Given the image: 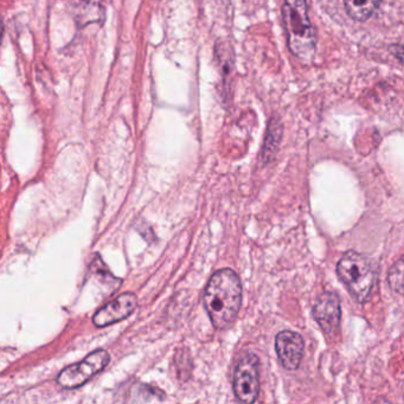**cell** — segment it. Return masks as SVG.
<instances>
[{
    "mask_svg": "<svg viewBox=\"0 0 404 404\" xmlns=\"http://www.w3.org/2000/svg\"><path fill=\"white\" fill-rule=\"evenodd\" d=\"M241 303L242 285L237 274L228 268L216 271L204 292V305L213 325L218 330L230 325Z\"/></svg>",
    "mask_w": 404,
    "mask_h": 404,
    "instance_id": "cell-1",
    "label": "cell"
},
{
    "mask_svg": "<svg viewBox=\"0 0 404 404\" xmlns=\"http://www.w3.org/2000/svg\"><path fill=\"white\" fill-rule=\"evenodd\" d=\"M282 21L291 52L303 61H310L315 55L317 33L310 23L306 3L303 0L286 1L282 6Z\"/></svg>",
    "mask_w": 404,
    "mask_h": 404,
    "instance_id": "cell-2",
    "label": "cell"
},
{
    "mask_svg": "<svg viewBox=\"0 0 404 404\" xmlns=\"http://www.w3.org/2000/svg\"><path fill=\"white\" fill-rule=\"evenodd\" d=\"M337 274L357 303H365L375 284V271L361 254L350 250L337 264Z\"/></svg>",
    "mask_w": 404,
    "mask_h": 404,
    "instance_id": "cell-3",
    "label": "cell"
},
{
    "mask_svg": "<svg viewBox=\"0 0 404 404\" xmlns=\"http://www.w3.org/2000/svg\"><path fill=\"white\" fill-rule=\"evenodd\" d=\"M260 361L254 354H247L238 361L234 374V393L240 404H254L260 391Z\"/></svg>",
    "mask_w": 404,
    "mask_h": 404,
    "instance_id": "cell-4",
    "label": "cell"
},
{
    "mask_svg": "<svg viewBox=\"0 0 404 404\" xmlns=\"http://www.w3.org/2000/svg\"><path fill=\"white\" fill-rule=\"evenodd\" d=\"M111 357L105 350L91 352L84 361L63 369L58 375L57 383L64 389H76L84 386L96 374L108 365Z\"/></svg>",
    "mask_w": 404,
    "mask_h": 404,
    "instance_id": "cell-5",
    "label": "cell"
},
{
    "mask_svg": "<svg viewBox=\"0 0 404 404\" xmlns=\"http://www.w3.org/2000/svg\"><path fill=\"white\" fill-rule=\"evenodd\" d=\"M313 317L326 336L336 337L342 320L340 296L333 292L321 294L314 305Z\"/></svg>",
    "mask_w": 404,
    "mask_h": 404,
    "instance_id": "cell-6",
    "label": "cell"
},
{
    "mask_svg": "<svg viewBox=\"0 0 404 404\" xmlns=\"http://www.w3.org/2000/svg\"><path fill=\"white\" fill-rule=\"evenodd\" d=\"M275 350L282 366L289 371L299 368L305 351V342L299 333L282 331L275 338Z\"/></svg>",
    "mask_w": 404,
    "mask_h": 404,
    "instance_id": "cell-7",
    "label": "cell"
},
{
    "mask_svg": "<svg viewBox=\"0 0 404 404\" xmlns=\"http://www.w3.org/2000/svg\"><path fill=\"white\" fill-rule=\"evenodd\" d=\"M138 305V299L133 293H123L116 300L107 303L99 310L93 318V322L98 327L112 325L126 319L133 313Z\"/></svg>",
    "mask_w": 404,
    "mask_h": 404,
    "instance_id": "cell-8",
    "label": "cell"
},
{
    "mask_svg": "<svg viewBox=\"0 0 404 404\" xmlns=\"http://www.w3.org/2000/svg\"><path fill=\"white\" fill-rule=\"evenodd\" d=\"M347 15L358 22L368 21L374 12L377 10L381 3L379 1H345Z\"/></svg>",
    "mask_w": 404,
    "mask_h": 404,
    "instance_id": "cell-9",
    "label": "cell"
},
{
    "mask_svg": "<svg viewBox=\"0 0 404 404\" xmlns=\"http://www.w3.org/2000/svg\"><path fill=\"white\" fill-rule=\"evenodd\" d=\"M76 19L82 26L98 22L103 18V9L96 3H76Z\"/></svg>",
    "mask_w": 404,
    "mask_h": 404,
    "instance_id": "cell-10",
    "label": "cell"
},
{
    "mask_svg": "<svg viewBox=\"0 0 404 404\" xmlns=\"http://www.w3.org/2000/svg\"><path fill=\"white\" fill-rule=\"evenodd\" d=\"M388 281L390 288L393 289V292L404 296V255L390 268Z\"/></svg>",
    "mask_w": 404,
    "mask_h": 404,
    "instance_id": "cell-11",
    "label": "cell"
},
{
    "mask_svg": "<svg viewBox=\"0 0 404 404\" xmlns=\"http://www.w3.org/2000/svg\"><path fill=\"white\" fill-rule=\"evenodd\" d=\"M268 135L273 139V138H281V125L280 123H271L269 125V130H268ZM275 141H280V140H275ZM275 142H269V141H266V144H264V155L266 157V159H268V155H271V153H274L275 148H274Z\"/></svg>",
    "mask_w": 404,
    "mask_h": 404,
    "instance_id": "cell-12",
    "label": "cell"
},
{
    "mask_svg": "<svg viewBox=\"0 0 404 404\" xmlns=\"http://www.w3.org/2000/svg\"><path fill=\"white\" fill-rule=\"evenodd\" d=\"M390 51H391V54L396 56V58H398L400 62H403L404 63V44H395V45H391Z\"/></svg>",
    "mask_w": 404,
    "mask_h": 404,
    "instance_id": "cell-13",
    "label": "cell"
},
{
    "mask_svg": "<svg viewBox=\"0 0 404 404\" xmlns=\"http://www.w3.org/2000/svg\"><path fill=\"white\" fill-rule=\"evenodd\" d=\"M377 404H390L389 402H388V400H382V402H381V403H377Z\"/></svg>",
    "mask_w": 404,
    "mask_h": 404,
    "instance_id": "cell-14",
    "label": "cell"
}]
</instances>
